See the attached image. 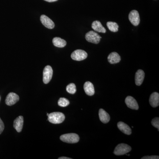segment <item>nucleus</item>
<instances>
[{
    "label": "nucleus",
    "instance_id": "nucleus-1",
    "mask_svg": "<svg viewBox=\"0 0 159 159\" xmlns=\"http://www.w3.org/2000/svg\"><path fill=\"white\" fill-rule=\"evenodd\" d=\"M65 119V116L62 113L54 112L49 114L48 120L53 124H60L62 123Z\"/></svg>",
    "mask_w": 159,
    "mask_h": 159
},
{
    "label": "nucleus",
    "instance_id": "nucleus-2",
    "mask_svg": "<svg viewBox=\"0 0 159 159\" xmlns=\"http://www.w3.org/2000/svg\"><path fill=\"white\" fill-rule=\"evenodd\" d=\"M60 139L62 142L66 143L74 144L79 142L80 138L77 134L70 133L62 135L61 136Z\"/></svg>",
    "mask_w": 159,
    "mask_h": 159
},
{
    "label": "nucleus",
    "instance_id": "nucleus-3",
    "mask_svg": "<svg viewBox=\"0 0 159 159\" xmlns=\"http://www.w3.org/2000/svg\"><path fill=\"white\" fill-rule=\"evenodd\" d=\"M131 150V148L130 146L127 144L122 143L119 144L114 150V153L117 156L123 155L128 153Z\"/></svg>",
    "mask_w": 159,
    "mask_h": 159
},
{
    "label": "nucleus",
    "instance_id": "nucleus-4",
    "mask_svg": "<svg viewBox=\"0 0 159 159\" xmlns=\"http://www.w3.org/2000/svg\"><path fill=\"white\" fill-rule=\"evenodd\" d=\"M85 39L89 42L94 44H98L100 42L101 37L96 32L91 31L85 34Z\"/></svg>",
    "mask_w": 159,
    "mask_h": 159
},
{
    "label": "nucleus",
    "instance_id": "nucleus-5",
    "mask_svg": "<svg viewBox=\"0 0 159 159\" xmlns=\"http://www.w3.org/2000/svg\"><path fill=\"white\" fill-rule=\"evenodd\" d=\"M88 57V54L82 50H77L74 51L71 55L72 59L77 61H80L85 59Z\"/></svg>",
    "mask_w": 159,
    "mask_h": 159
},
{
    "label": "nucleus",
    "instance_id": "nucleus-6",
    "mask_svg": "<svg viewBox=\"0 0 159 159\" xmlns=\"http://www.w3.org/2000/svg\"><path fill=\"white\" fill-rule=\"evenodd\" d=\"M53 71L50 66H46L43 71V81L45 84L49 83L52 79Z\"/></svg>",
    "mask_w": 159,
    "mask_h": 159
},
{
    "label": "nucleus",
    "instance_id": "nucleus-7",
    "mask_svg": "<svg viewBox=\"0 0 159 159\" xmlns=\"http://www.w3.org/2000/svg\"><path fill=\"white\" fill-rule=\"evenodd\" d=\"M129 19L134 26L139 25L140 22V16L137 10H132L129 14Z\"/></svg>",
    "mask_w": 159,
    "mask_h": 159
},
{
    "label": "nucleus",
    "instance_id": "nucleus-8",
    "mask_svg": "<svg viewBox=\"0 0 159 159\" xmlns=\"http://www.w3.org/2000/svg\"><path fill=\"white\" fill-rule=\"evenodd\" d=\"M18 95L13 93H10L7 95L6 99V103L8 106H12L19 100Z\"/></svg>",
    "mask_w": 159,
    "mask_h": 159
},
{
    "label": "nucleus",
    "instance_id": "nucleus-9",
    "mask_svg": "<svg viewBox=\"0 0 159 159\" xmlns=\"http://www.w3.org/2000/svg\"><path fill=\"white\" fill-rule=\"evenodd\" d=\"M125 103L129 108L136 110H138L139 109L138 102L134 98L130 96H128L125 98Z\"/></svg>",
    "mask_w": 159,
    "mask_h": 159
},
{
    "label": "nucleus",
    "instance_id": "nucleus-10",
    "mask_svg": "<svg viewBox=\"0 0 159 159\" xmlns=\"http://www.w3.org/2000/svg\"><path fill=\"white\" fill-rule=\"evenodd\" d=\"M40 20L43 25L48 29H54L55 26L54 22L45 15H42L41 16Z\"/></svg>",
    "mask_w": 159,
    "mask_h": 159
},
{
    "label": "nucleus",
    "instance_id": "nucleus-11",
    "mask_svg": "<svg viewBox=\"0 0 159 159\" xmlns=\"http://www.w3.org/2000/svg\"><path fill=\"white\" fill-rule=\"evenodd\" d=\"M23 124H24V118L22 116L18 117L14 120L13 126L16 130L18 133L20 132L22 130Z\"/></svg>",
    "mask_w": 159,
    "mask_h": 159
},
{
    "label": "nucleus",
    "instance_id": "nucleus-12",
    "mask_svg": "<svg viewBox=\"0 0 159 159\" xmlns=\"http://www.w3.org/2000/svg\"><path fill=\"white\" fill-rule=\"evenodd\" d=\"M149 103L152 107H156L159 105V94L154 92L151 95L149 98Z\"/></svg>",
    "mask_w": 159,
    "mask_h": 159
},
{
    "label": "nucleus",
    "instance_id": "nucleus-13",
    "mask_svg": "<svg viewBox=\"0 0 159 159\" xmlns=\"http://www.w3.org/2000/svg\"><path fill=\"white\" fill-rule=\"evenodd\" d=\"M145 73L142 70H139L137 71L135 74V84L137 85L140 86L143 82L144 78H145Z\"/></svg>",
    "mask_w": 159,
    "mask_h": 159
},
{
    "label": "nucleus",
    "instance_id": "nucleus-14",
    "mask_svg": "<svg viewBox=\"0 0 159 159\" xmlns=\"http://www.w3.org/2000/svg\"><path fill=\"white\" fill-rule=\"evenodd\" d=\"M118 128L123 133L126 135H130L131 134V129L128 125L123 122H119L117 124Z\"/></svg>",
    "mask_w": 159,
    "mask_h": 159
},
{
    "label": "nucleus",
    "instance_id": "nucleus-15",
    "mask_svg": "<svg viewBox=\"0 0 159 159\" xmlns=\"http://www.w3.org/2000/svg\"><path fill=\"white\" fill-rule=\"evenodd\" d=\"M84 89L86 94L88 96H92L95 94L94 86L93 84L89 81H87L84 83Z\"/></svg>",
    "mask_w": 159,
    "mask_h": 159
},
{
    "label": "nucleus",
    "instance_id": "nucleus-16",
    "mask_svg": "<svg viewBox=\"0 0 159 159\" xmlns=\"http://www.w3.org/2000/svg\"><path fill=\"white\" fill-rule=\"evenodd\" d=\"M108 62L111 64L117 63L121 61V57L118 53L116 52H112L107 57Z\"/></svg>",
    "mask_w": 159,
    "mask_h": 159
},
{
    "label": "nucleus",
    "instance_id": "nucleus-17",
    "mask_svg": "<svg viewBox=\"0 0 159 159\" xmlns=\"http://www.w3.org/2000/svg\"><path fill=\"white\" fill-rule=\"evenodd\" d=\"M99 119L102 123H108L110 120V116L109 115L102 109H99Z\"/></svg>",
    "mask_w": 159,
    "mask_h": 159
},
{
    "label": "nucleus",
    "instance_id": "nucleus-18",
    "mask_svg": "<svg viewBox=\"0 0 159 159\" xmlns=\"http://www.w3.org/2000/svg\"><path fill=\"white\" fill-rule=\"evenodd\" d=\"M92 28L94 29V31L98 32L105 33L106 32V30L99 21L96 20L93 22L92 23Z\"/></svg>",
    "mask_w": 159,
    "mask_h": 159
},
{
    "label": "nucleus",
    "instance_id": "nucleus-19",
    "mask_svg": "<svg viewBox=\"0 0 159 159\" xmlns=\"http://www.w3.org/2000/svg\"><path fill=\"white\" fill-rule=\"evenodd\" d=\"M53 43L57 48H63L66 45V42L65 40L59 37H55L53 39Z\"/></svg>",
    "mask_w": 159,
    "mask_h": 159
},
{
    "label": "nucleus",
    "instance_id": "nucleus-20",
    "mask_svg": "<svg viewBox=\"0 0 159 159\" xmlns=\"http://www.w3.org/2000/svg\"><path fill=\"white\" fill-rule=\"evenodd\" d=\"M107 26L109 30L112 32H117L119 30V25L116 23L113 22H108L107 23Z\"/></svg>",
    "mask_w": 159,
    "mask_h": 159
},
{
    "label": "nucleus",
    "instance_id": "nucleus-21",
    "mask_svg": "<svg viewBox=\"0 0 159 159\" xmlns=\"http://www.w3.org/2000/svg\"><path fill=\"white\" fill-rule=\"evenodd\" d=\"M66 89L68 93L72 94H75L77 91L76 85L74 83H70L67 86Z\"/></svg>",
    "mask_w": 159,
    "mask_h": 159
},
{
    "label": "nucleus",
    "instance_id": "nucleus-22",
    "mask_svg": "<svg viewBox=\"0 0 159 159\" xmlns=\"http://www.w3.org/2000/svg\"><path fill=\"white\" fill-rule=\"evenodd\" d=\"M70 104L68 99L65 98H60L58 101V105L61 107H66Z\"/></svg>",
    "mask_w": 159,
    "mask_h": 159
},
{
    "label": "nucleus",
    "instance_id": "nucleus-23",
    "mask_svg": "<svg viewBox=\"0 0 159 159\" xmlns=\"http://www.w3.org/2000/svg\"><path fill=\"white\" fill-rule=\"evenodd\" d=\"M152 124L158 130H159V118H154L152 120L151 122Z\"/></svg>",
    "mask_w": 159,
    "mask_h": 159
},
{
    "label": "nucleus",
    "instance_id": "nucleus-24",
    "mask_svg": "<svg viewBox=\"0 0 159 159\" xmlns=\"http://www.w3.org/2000/svg\"><path fill=\"white\" fill-rule=\"evenodd\" d=\"M5 128V125L2 119L0 118V134L2 133Z\"/></svg>",
    "mask_w": 159,
    "mask_h": 159
},
{
    "label": "nucleus",
    "instance_id": "nucleus-25",
    "mask_svg": "<svg viewBox=\"0 0 159 159\" xmlns=\"http://www.w3.org/2000/svg\"><path fill=\"white\" fill-rule=\"evenodd\" d=\"M158 159L159 157L157 156H145L142 158V159Z\"/></svg>",
    "mask_w": 159,
    "mask_h": 159
},
{
    "label": "nucleus",
    "instance_id": "nucleus-26",
    "mask_svg": "<svg viewBox=\"0 0 159 159\" xmlns=\"http://www.w3.org/2000/svg\"><path fill=\"white\" fill-rule=\"evenodd\" d=\"M44 1L48 2H56L57 0H44Z\"/></svg>",
    "mask_w": 159,
    "mask_h": 159
},
{
    "label": "nucleus",
    "instance_id": "nucleus-27",
    "mask_svg": "<svg viewBox=\"0 0 159 159\" xmlns=\"http://www.w3.org/2000/svg\"><path fill=\"white\" fill-rule=\"evenodd\" d=\"M58 159H71V158L67 157H61L58 158Z\"/></svg>",
    "mask_w": 159,
    "mask_h": 159
},
{
    "label": "nucleus",
    "instance_id": "nucleus-28",
    "mask_svg": "<svg viewBox=\"0 0 159 159\" xmlns=\"http://www.w3.org/2000/svg\"><path fill=\"white\" fill-rule=\"evenodd\" d=\"M49 114H48V113L47 114V116H48Z\"/></svg>",
    "mask_w": 159,
    "mask_h": 159
},
{
    "label": "nucleus",
    "instance_id": "nucleus-29",
    "mask_svg": "<svg viewBox=\"0 0 159 159\" xmlns=\"http://www.w3.org/2000/svg\"><path fill=\"white\" fill-rule=\"evenodd\" d=\"M0 99H1V97H0Z\"/></svg>",
    "mask_w": 159,
    "mask_h": 159
}]
</instances>
